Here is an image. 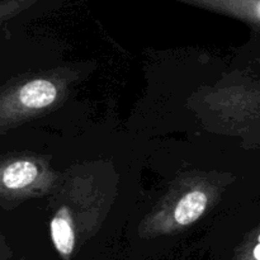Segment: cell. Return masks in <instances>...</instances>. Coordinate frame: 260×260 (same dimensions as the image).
I'll use <instances>...</instances> for the list:
<instances>
[{
	"label": "cell",
	"instance_id": "obj_1",
	"mask_svg": "<svg viewBox=\"0 0 260 260\" xmlns=\"http://www.w3.org/2000/svg\"><path fill=\"white\" fill-rule=\"evenodd\" d=\"M239 19L260 30V0H175Z\"/></svg>",
	"mask_w": 260,
	"mask_h": 260
},
{
	"label": "cell",
	"instance_id": "obj_2",
	"mask_svg": "<svg viewBox=\"0 0 260 260\" xmlns=\"http://www.w3.org/2000/svg\"><path fill=\"white\" fill-rule=\"evenodd\" d=\"M57 98V88L46 79L28 81L18 91V102L24 108L42 109L51 106Z\"/></svg>",
	"mask_w": 260,
	"mask_h": 260
},
{
	"label": "cell",
	"instance_id": "obj_3",
	"mask_svg": "<svg viewBox=\"0 0 260 260\" xmlns=\"http://www.w3.org/2000/svg\"><path fill=\"white\" fill-rule=\"evenodd\" d=\"M51 239L62 256H70L75 246V233L68 207H61L50 223Z\"/></svg>",
	"mask_w": 260,
	"mask_h": 260
},
{
	"label": "cell",
	"instance_id": "obj_4",
	"mask_svg": "<svg viewBox=\"0 0 260 260\" xmlns=\"http://www.w3.org/2000/svg\"><path fill=\"white\" fill-rule=\"evenodd\" d=\"M208 198L205 192L200 189L192 190L182 197L175 206L174 220L178 225H190L196 222L207 208Z\"/></svg>",
	"mask_w": 260,
	"mask_h": 260
},
{
	"label": "cell",
	"instance_id": "obj_5",
	"mask_svg": "<svg viewBox=\"0 0 260 260\" xmlns=\"http://www.w3.org/2000/svg\"><path fill=\"white\" fill-rule=\"evenodd\" d=\"M38 168L35 162L28 160H18L7 165L2 172V184L7 189H22L36 180Z\"/></svg>",
	"mask_w": 260,
	"mask_h": 260
},
{
	"label": "cell",
	"instance_id": "obj_6",
	"mask_svg": "<svg viewBox=\"0 0 260 260\" xmlns=\"http://www.w3.org/2000/svg\"><path fill=\"white\" fill-rule=\"evenodd\" d=\"M251 260H260V235L258 236L256 244L251 250Z\"/></svg>",
	"mask_w": 260,
	"mask_h": 260
},
{
	"label": "cell",
	"instance_id": "obj_7",
	"mask_svg": "<svg viewBox=\"0 0 260 260\" xmlns=\"http://www.w3.org/2000/svg\"><path fill=\"white\" fill-rule=\"evenodd\" d=\"M259 61H260V60H259Z\"/></svg>",
	"mask_w": 260,
	"mask_h": 260
}]
</instances>
